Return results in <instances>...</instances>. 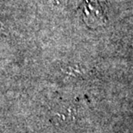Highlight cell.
<instances>
[{
	"instance_id": "obj_1",
	"label": "cell",
	"mask_w": 133,
	"mask_h": 133,
	"mask_svg": "<svg viewBox=\"0 0 133 133\" xmlns=\"http://www.w3.org/2000/svg\"><path fill=\"white\" fill-rule=\"evenodd\" d=\"M81 7L87 25L99 26L105 22L106 18L97 0H84Z\"/></svg>"
}]
</instances>
